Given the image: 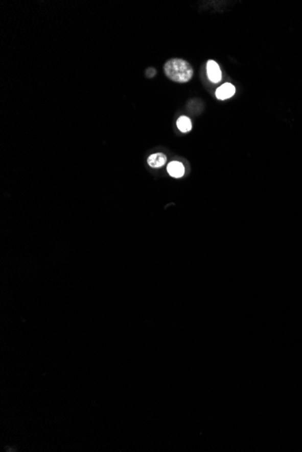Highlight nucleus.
Listing matches in <instances>:
<instances>
[{"label": "nucleus", "mask_w": 302, "mask_h": 452, "mask_svg": "<svg viewBox=\"0 0 302 452\" xmlns=\"http://www.w3.org/2000/svg\"><path fill=\"white\" fill-rule=\"evenodd\" d=\"M164 72L168 78L178 83H185L192 79L194 70L187 61L182 59H171L164 65Z\"/></svg>", "instance_id": "f257e3e1"}, {"label": "nucleus", "mask_w": 302, "mask_h": 452, "mask_svg": "<svg viewBox=\"0 0 302 452\" xmlns=\"http://www.w3.org/2000/svg\"><path fill=\"white\" fill-rule=\"evenodd\" d=\"M206 71H207V77L211 82L213 83H218L222 81V71L220 69L218 63L216 61L209 60L206 63Z\"/></svg>", "instance_id": "f03ea898"}, {"label": "nucleus", "mask_w": 302, "mask_h": 452, "mask_svg": "<svg viewBox=\"0 0 302 452\" xmlns=\"http://www.w3.org/2000/svg\"><path fill=\"white\" fill-rule=\"evenodd\" d=\"M236 93V87L231 83H224L216 91V96L220 101H224L233 97Z\"/></svg>", "instance_id": "7ed1b4c3"}, {"label": "nucleus", "mask_w": 302, "mask_h": 452, "mask_svg": "<svg viewBox=\"0 0 302 452\" xmlns=\"http://www.w3.org/2000/svg\"><path fill=\"white\" fill-rule=\"evenodd\" d=\"M167 170L169 175L172 176L174 178H181L184 174V165L177 161H173L171 163H169Z\"/></svg>", "instance_id": "20e7f679"}, {"label": "nucleus", "mask_w": 302, "mask_h": 452, "mask_svg": "<svg viewBox=\"0 0 302 452\" xmlns=\"http://www.w3.org/2000/svg\"><path fill=\"white\" fill-rule=\"evenodd\" d=\"M147 162L151 168H160L167 163V156L162 153H157L149 156Z\"/></svg>", "instance_id": "39448f33"}, {"label": "nucleus", "mask_w": 302, "mask_h": 452, "mask_svg": "<svg viewBox=\"0 0 302 452\" xmlns=\"http://www.w3.org/2000/svg\"><path fill=\"white\" fill-rule=\"evenodd\" d=\"M177 125L181 132L183 133L189 132L192 129V122L190 118L184 116H182L177 119Z\"/></svg>", "instance_id": "423d86ee"}, {"label": "nucleus", "mask_w": 302, "mask_h": 452, "mask_svg": "<svg viewBox=\"0 0 302 452\" xmlns=\"http://www.w3.org/2000/svg\"><path fill=\"white\" fill-rule=\"evenodd\" d=\"M146 75L148 78H153L154 76L156 75V70L154 68H149L146 71Z\"/></svg>", "instance_id": "0eeeda50"}]
</instances>
